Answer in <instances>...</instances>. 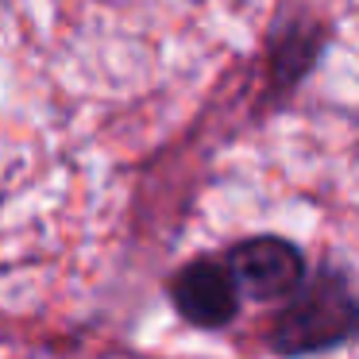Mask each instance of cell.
Masks as SVG:
<instances>
[{
	"label": "cell",
	"mask_w": 359,
	"mask_h": 359,
	"mask_svg": "<svg viewBox=\"0 0 359 359\" xmlns=\"http://www.w3.org/2000/svg\"><path fill=\"white\" fill-rule=\"evenodd\" d=\"M348 340H359V297L340 271L302 278L271 328V348L282 355L325 351Z\"/></svg>",
	"instance_id": "6da1fadb"
},
{
	"label": "cell",
	"mask_w": 359,
	"mask_h": 359,
	"mask_svg": "<svg viewBox=\"0 0 359 359\" xmlns=\"http://www.w3.org/2000/svg\"><path fill=\"white\" fill-rule=\"evenodd\" d=\"M228 271L240 297L255 302H286L305 278V259L282 236H251L228 251Z\"/></svg>",
	"instance_id": "7a4b0ae2"
},
{
	"label": "cell",
	"mask_w": 359,
	"mask_h": 359,
	"mask_svg": "<svg viewBox=\"0 0 359 359\" xmlns=\"http://www.w3.org/2000/svg\"><path fill=\"white\" fill-rule=\"evenodd\" d=\"M174 309L194 328H224L240 313V290L224 259H194L170 282Z\"/></svg>",
	"instance_id": "3957f363"
},
{
	"label": "cell",
	"mask_w": 359,
	"mask_h": 359,
	"mask_svg": "<svg viewBox=\"0 0 359 359\" xmlns=\"http://www.w3.org/2000/svg\"><path fill=\"white\" fill-rule=\"evenodd\" d=\"M325 47V27L317 20H282L271 39V81L278 89H294L309 74Z\"/></svg>",
	"instance_id": "277c9868"
}]
</instances>
